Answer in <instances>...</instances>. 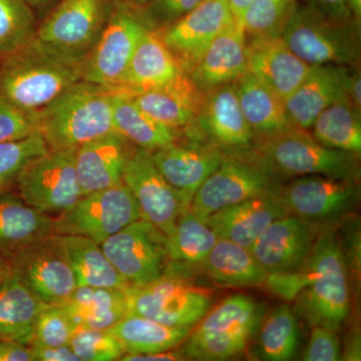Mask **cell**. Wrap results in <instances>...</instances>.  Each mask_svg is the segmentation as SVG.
<instances>
[{"instance_id":"6da1fadb","label":"cell","mask_w":361,"mask_h":361,"mask_svg":"<svg viewBox=\"0 0 361 361\" xmlns=\"http://www.w3.org/2000/svg\"><path fill=\"white\" fill-rule=\"evenodd\" d=\"M82 61L42 44L37 37L0 59V94L25 113H39L82 82Z\"/></svg>"},{"instance_id":"7a4b0ae2","label":"cell","mask_w":361,"mask_h":361,"mask_svg":"<svg viewBox=\"0 0 361 361\" xmlns=\"http://www.w3.org/2000/svg\"><path fill=\"white\" fill-rule=\"evenodd\" d=\"M114 92L82 80L37 113L39 132L47 149H77L116 132Z\"/></svg>"},{"instance_id":"3957f363","label":"cell","mask_w":361,"mask_h":361,"mask_svg":"<svg viewBox=\"0 0 361 361\" xmlns=\"http://www.w3.org/2000/svg\"><path fill=\"white\" fill-rule=\"evenodd\" d=\"M254 153L279 177L322 175L357 177L356 155L329 149L296 126L255 137Z\"/></svg>"},{"instance_id":"277c9868","label":"cell","mask_w":361,"mask_h":361,"mask_svg":"<svg viewBox=\"0 0 361 361\" xmlns=\"http://www.w3.org/2000/svg\"><path fill=\"white\" fill-rule=\"evenodd\" d=\"M313 266L310 286L298 297V310L312 326L339 329L348 315L349 286L341 243L332 229L318 233L308 256Z\"/></svg>"},{"instance_id":"5b68a950","label":"cell","mask_w":361,"mask_h":361,"mask_svg":"<svg viewBox=\"0 0 361 361\" xmlns=\"http://www.w3.org/2000/svg\"><path fill=\"white\" fill-rule=\"evenodd\" d=\"M360 23L326 18L312 7L295 4L281 37L310 66H356L360 56Z\"/></svg>"},{"instance_id":"8992f818","label":"cell","mask_w":361,"mask_h":361,"mask_svg":"<svg viewBox=\"0 0 361 361\" xmlns=\"http://www.w3.org/2000/svg\"><path fill=\"white\" fill-rule=\"evenodd\" d=\"M262 319V306L250 297H228L190 332L183 353L187 360H225L241 355Z\"/></svg>"},{"instance_id":"52a82bcc","label":"cell","mask_w":361,"mask_h":361,"mask_svg":"<svg viewBox=\"0 0 361 361\" xmlns=\"http://www.w3.org/2000/svg\"><path fill=\"white\" fill-rule=\"evenodd\" d=\"M279 178L254 152L225 155L219 167L197 190L189 210L206 221L225 207L252 197L278 193L281 189Z\"/></svg>"},{"instance_id":"ba28073f","label":"cell","mask_w":361,"mask_h":361,"mask_svg":"<svg viewBox=\"0 0 361 361\" xmlns=\"http://www.w3.org/2000/svg\"><path fill=\"white\" fill-rule=\"evenodd\" d=\"M149 30L137 7L122 0L111 1V11L96 44L82 66V80L118 90L122 87L133 54Z\"/></svg>"},{"instance_id":"9c48e42d","label":"cell","mask_w":361,"mask_h":361,"mask_svg":"<svg viewBox=\"0 0 361 361\" xmlns=\"http://www.w3.org/2000/svg\"><path fill=\"white\" fill-rule=\"evenodd\" d=\"M75 154V149H49L27 164L16 180L20 198L54 218L75 205L82 196Z\"/></svg>"},{"instance_id":"30bf717a","label":"cell","mask_w":361,"mask_h":361,"mask_svg":"<svg viewBox=\"0 0 361 361\" xmlns=\"http://www.w3.org/2000/svg\"><path fill=\"white\" fill-rule=\"evenodd\" d=\"M142 219L137 201L123 183L82 195L70 209L54 217L56 235L87 237L102 244L130 223Z\"/></svg>"},{"instance_id":"8fae6325","label":"cell","mask_w":361,"mask_h":361,"mask_svg":"<svg viewBox=\"0 0 361 361\" xmlns=\"http://www.w3.org/2000/svg\"><path fill=\"white\" fill-rule=\"evenodd\" d=\"M126 291L128 313L171 327L193 329L212 305L209 292L167 274L151 283L130 287Z\"/></svg>"},{"instance_id":"7c38bea8","label":"cell","mask_w":361,"mask_h":361,"mask_svg":"<svg viewBox=\"0 0 361 361\" xmlns=\"http://www.w3.org/2000/svg\"><path fill=\"white\" fill-rule=\"evenodd\" d=\"M111 264L130 287H141L167 274V236L139 219L101 244Z\"/></svg>"},{"instance_id":"4fadbf2b","label":"cell","mask_w":361,"mask_h":361,"mask_svg":"<svg viewBox=\"0 0 361 361\" xmlns=\"http://www.w3.org/2000/svg\"><path fill=\"white\" fill-rule=\"evenodd\" d=\"M111 6L110 0H61L37 27L35 37L84 63L106 25Z\"/></svg>"},{"instance_id":"5bb4252c","label":"cell","mask_w":361,"mask_h":361,"mask_svg":"<svg viewBox=\"0 0 361 361\" xmlns=\"http://www.w3.org/2000/svg\"><path fill=\"white\" fill-rule=\"evenodd\" d=\"M9 269L47 304H63L78 287L59 235L35 242L7 259Z\"/></svg>"},{"instance_id":"9a60e30c","label":"cell","mask_w":361,"mask_h":361,"mask_svg":"<svg viewBox=\"0 0 361 361\" xmlns=\"http://www.w3.org/2000/svg\"><path fill=\"white\" fill-rule=\"evenodd\" d=\"M123 183L137 201L142 219L152 223L167 237L180 216L189 210L180 195L156 167L148 149L135 147L123 171Z\"/></svg>"},{"instance_id":"2e32d148","label":"cell","mask_w":361,"mask_h":361,"mask_svg":"<svg viewBox=\"0 0 361 361\" xmlns=\"http://www.w3.org/2000/svg\"><path fill=\"white\" fill-rule=\"evenodd\" d=\"M234 23L228 0H204L193 11L157 33L188 73L209 45Z\"/></svg>"},{"instance_id":"e0dca14e","label":"cell","mask_w":361,"mask_h":361,"mask_svg":"<svg viewBox=\"0 0 361 361\" xmlns=\"http://www.w3.org/2000/svg\"><path fill=\"white\" fill-rule=\"evenodd\" d=\"M316 237L314 223L288 214L271 223L249 249L267 275L282 274L305 262Z\"/></svg>"},{"instance_id":"ac0fdd59","label":"cell","mask_w":361,"mask_h":361,"mask_svg":"<svg viewBox=\"0 0 361 361\" xmlns=\"http://www.w3.org/2000/svg\"><path fill=\"white\" fill-rule=\"evenodd\" d=\"M356 179L329 176H302L280 190L287 211L306 220L329 219L353 205Z\"/></svg>"},{"instance_id":"d6986e66","label":"cell","mask_w":361,"mask_h":361,"mask_svg":"<svg viewBox=\"0 0 361 361\" xmlns=\"http://www.w3.org/2000/svg\"><path fill=\"white\" fill-rule=\"evenodd\" d=\"M226 154L218 145L171 142L152 152L156 167L190 208L197 190L219 167Z\"/></svg>"},{"instance_id":"ffe728a7","label":"cell","mask_w":361,"mask_h":361,"mask_svg":"<svg viewBox=\"0 0 361 361\" xmlns=\"http://www.w3.org/2000/svg\"><path fill=\"white\" fill-rule=\"evenodd\" d=\"M288 214L279 191L220 209L209 216L206 223L219 238L250 248L271 223Z\"/></svg>"},{"instance_id":"44dd1931","label":"cell","mask_w":361,"mask_h":361,"mask_svg":"<svg viewBox=\"0 0 361 361\" xmlns=\"http://www.w3.org/2000/svg\"><path fill=\"white\" fill-rule=\"evenodd\" d=\"M196 122L220 148L245 149L255 140L240 106L236 82L203 92Z\"/></svg>"},{"instance_id":"7402d4cb","label":"cell","mask_w":361,"mask_h":361,"mask_svg":"<svg viewBox=\"0 0 361 361\" xmlns=\"http://www.w3.org/2000/svg\"><path fill=\"white\" fill-rule=\"evenodd\" d=\"M311 66L281 37L247 39V71L284 101L301 84Z\"/></svg>"},{"instance_id":"603a6c76","label":"cell","mask_w":361,"mask_h":361,"mask_svg":"<svg viewBox=\"0 0 361 361\" xmlns=\"http://www.w3.org/2000/svg\"><path fill=\"white\" fill-rule=\"evenodd\" d=\"M133 149V145L116 132L75 149V170L82 195L123 183V171Z\"/></svg>"},{"instance_id":"cb8c5ba5","label":"cell","mask_w":361,"mask_h":361,"mask_svg":"<svg viewBox=\"0 0 361 361\" xmlns=\"http://www.w3.org/2000/svg\"><path fill=\"white\" fill-rule=\"evenodd\" d=\"M349 66H312L310 73L285 99L292 125L308 130L325 109L345 99V82Z\"/></svg>"},{"instance_id":"d4e9b609","label":"cell","mask_w":361,"mask_h":361,"mask_svg":"<svg viewBox=\"0 0 361 361\" xmlns=\"http://www.w3.org/2000/svg\"><path fill=\"white\" fill-rule=\"evenodd\" d=\"M247 71V37L243 23L235 21L221 33L188 73L201 92L235 82Z\"/></svg>"},{"instance_id":"484cf974","label":"cell","mask_w":361,"mask_h":361,"mask_svg":"<svg viewBox=\"0 0 361 361\" xmlns=\"http://www.w3.org/2000/svg\"><path fill=\"white\" fill-rule=\"evenodd\" d=\"M135 104L157 122L176 130L196 122L203 99L188 73L174 82L130 94Z\"/></svg>"},{"instance_id":"4316f807","label":"cell","mask_w":361,"mask_h":361,"mask_svg":"<svg viewBox=\"0 0 361 361\" xmlns=\"http://www.w3.org/2000/svg\"><path fill=\"white\" fill-rule=\"evenodd\" d=\"M54 234V217L27 205L11 190L0 193V257L7 260Z\"/></svg>"},{"instance_id":"83f0119b","label":"cell","mask_w":361,"mask_h":361,"mask_svg":"<svg viewBox=\"0 0 361 361\" xmlns=\"http://www.w3.org/2000/svg\"><path fill=\"white\" fill-rule=\"evenodd\" d=\"M45 305L47 303L8 269L0 281V338L32 345L35 324Z\"/></svg>"},{"instance_id":"f1b7e54d","label":"cell","mask_w":361,"mask_h":361,"mask_svg":"<svg viewBox=\"0 0 361 361\" xmlns=\"http://www.w3.org/2000/svg\"><path fill=\"white\" fill-rule=\"evenodd\" d=\"M185 71L161 42L158 33L147 30L133 54L122 87L133 94L174 82Z\"/></svg>"},{"instance_id":"f546056e","label":"cell","mask_w":361,"mask_h":361,"mask_svg":"<svg viewBox=\"0 0 361 361\" xmlns=\"http://www.w3.org/2000/svg\"><path fill=\"white\" fill-rule=\"evenodd\" d=\"M78 329L108 330L129 312L126 289L78 286L61 304Z\"/></svg>"},{"instance_id":"4dcf8cb0","label":"cell","mask_w":361,"mask_h":361,"mask_svg":"<svg viewBox=\"0 0 361 361\" xmlns=\"http://www.w3.org/2000/svg\"><path fill=\"white\" fill-rule=\"evenodd\" d=\"M236 82L240 106L255 137L274 134L291 126L285 101L246 71Z\"/></svg>"},{"instance_id":"1f68e13d","label":"cell","mask_w":361,"mask_h":361,"mask_svg":"<svg viewBox=\"0 0 361 361\" xmlns=\"http://www.w3.org/2000/svg\"><path fill=\"white\" fill-rule=\"evenodd\" d=\"M206 274L223 287H248L264 284L267 273L250 249L219 238L202 263Z\"/></svg>"},{"instance_id":"d6a6232c","label":"cell","mask_w":361,"mask_h":361,"mask_svg":"<svg viewBox=\"0 0 361 361\" xmlns=\"http://www.w3.org/2000/svg\"><path fill=\"white\" fill-rule=\"evenodd\" d=\"M111 104L116 132L133 146L154 152L177 141V130L161 125L147 115L135 104L130 92L115 90Z\"/></svg>"},{"instance_id":"836d02e7","label":"cell","mask_w":361,"mask_h":361,"mask_svg":"<svg viewBox=\"0 0 361 361\" xmlns=\"http://www.w3.org/2000/svg\"><path fill=\"white\" fill-rule=\"evenodd\" d=\"M110 331L120 341L123 353L144 355L171 350L186 341L192 329L171 327L144 316L128 313Z\"/></svg>"},{"instance_id":"e575fe53","label":"cell","mask_w":361,"mask_h":361,"mask_svg":"<svg viewBox=\"0 0 361 361\" xmlns=\"http://www.w3.org/2000/svg\"><path fill=\"white\" fill-rule=\"evenodd\" d=\"M78 286L129 288L120 273L102 249L101 244L87 237L59 235Z\"/></svg>"},{"instance_id":"d590c367","label":"cell","mask_w":361,"mask_h":361,"mask_svg":"<svg viewBox=\"0 0 361 361\" xmlns=\"http://www.w3.org/2000/svg\"><path fill=\"white\" fill-rule=\"evenodd\" d=\"M313 137L329 149L360 155L361 152L360 111L345 99L332 104L315 118Z\"/></svg>"},{"instance_id":"8d00e7d4","label":"cell","mask_w":361,"mask_h":361,"mask_svg":"<svg viewBox=\"0 0 361 361\" xmlns=\"http://www.w3.org/2000/svg\"><path fill=\"white\" fill-rule=\"evenodd\" d=\"M219 237L207 224L188 210L167 237L169 260L180 264H202Z\"/></svg>"},{"instance_id":"74e56055","label":"cell","mask_w":361,"mask_h":361,"mask_svg":"<svg viewBox=\"0 0 361 361\" xmlns=\"http://www.w3.org/2000/svg\"><path fill=\"white\" fill-rule=\"evenodd\" d=\"M258 351L269 361H285L295 355L299 342V325L287 304L278 306L261 322Z\"/></svg>"},{"instance_id":"f35d334b","label":"cell","mask_w":361,"mask_h":361,"mask_svg":"<svg viewBox=\"0 0 361 361\" xmlns=\"http://www.w3.org/2000/svg\"><path fill=\"white\" fill-rule=\"evenodd\" d=\"M25 0H0V59L35 37L37 26Z\"/></svg>"},{"instance_id":"ab89813d","label":"cell","mask_w":361,"mask_h":361,"mask_svg":"<svg viewBox=\"0 0 361 361\" xmlns=\"http://www.w3.org/2000/svg\"><path fill=\"white\" fill-rule=\"evenodd\" d=\"M295 0H252L243 18L248 39L281 37Z\"/></svg>"},{"instance_id":"60d3db41","label":"cell","mask_w":361,"mask_h":361,"mask_svg":"<svg viewBox=\"0 0 361 361\" xmlns=\"http://www.w3.org/2000/svg\"><path fill=\"white\" fill-rule=\"evenodd\" d=\"M49 151L39 132L0 144V193L16 186L23 169L37 157Z\"/></svg>"},{"instance_id":"b9f144b4","label":"cell","mask_w":361,"mask_h":361,"mask_svg":"<svg viewBox=\"0 0 361 361\" xmlns=\"http://www.w3.org/2000/svg\"><path fill=\"white\" fill-rule=\"evenodd\" d=\"M78 327L61 304H47L42 310L32 345L37 348H56L70 345Z\"/></svg>"},{"instance_id":"7bdbcfd3","label":"cell","mask_w":361,"mask_h":361,"mask_svg":"<svg viewBox=\"0 0 361 361\" xmlns=\"http://www.w3.org/2000/svg\"><path fill=\"white\" fill-rule=\"evenodd\" d=\"M70 346L80 361L120 360L125 353L110 330L78 329Z\"/></svg>"},{"instance_id":"ee69618b","label":"cell","mask_w":361,"mask_h":361,"mask_svg":"<svg viewBox=\"0 0 361 361\" xmlns=\"http://www.w3.org/2000/svg\"><path fill=\"white\" fill-rule=\"evenodd\" d=\"M204 0H152L139 7L145 25L151 32H159L196 8Z\"/></svg>"},{"instance_id":"f6af8a7d","label":"cell","mask_w":361,"mask_h":361,"mask_svg":"<svg viewBox=\"0 0 361 361\" xmlns=\"http://www.w3.org/2000/svg\"><path fill=\"white\" fill-rule=\"evenodd\" d=\"M37 132V114L20 110L0 94V144L23 139Z\"/></svg>"},{"instance_id":"bcb514c9","label":"cell","mask_w":361,"mask_h":361,"mask_svg":"<svg viewBox=\"0 0 361 361\" xmlns=\"http://www.w3.org/2000/svg\"><path fill=\"white\" fill-rule=\"evenodd\" d=\"M342 360L341 345L334 330L314 325L304 350L302 360L337 361Z\"/></svg>"},{"instance_id":"7dc6e473","label":"cell","mask_w":361,"mask_h":361,"mask_svg":"<svg viewBox=\"0 0 361 361\" xmlns=\"http://www.w3.org/2000/svg\"><path fill=\"white\" fill-rule=\"evenodd\" d=\"M305 1L308 6L312 7L318 13L331 20L338 21L353 20L349 9L348 0H305Z\"/></svg>"},{"instance_id":"c3c4849f","label":"cell","mask_w":361,"mask_h":361,"mask_svg":"<svg viewBox=\"0 0 361 361\" xmlns=\"http://www.w3.org/2000/svg\"><path fill=\"white\" fill-rule=\"evenodd\" d=\"M0 361H35L30 346L0 338Z\"/></svg>"},{"instance_id":"681fc988","label":"cell","mask_w":361,"mask_h":361,"mask_svg":"<svg viewBox=\"0 0 361 361\" xmlns=\"http://www.w3.org/2000/svg\"><path fill=\"white\" fill-rule=\"evenodd\" d=\"M35 353V361H80L70 345L56 348H37L30 346Z\"/></svg>"},{"instance_id":"f907efd6","label":"cell","mask_w":361,"mask_h":361,"mask_svg":"<svg viewBox=\"0 0 361 361\" xmlns=\"http://www.w3.org/2000/svg\"><path fill=\"white\" fill-rule=\"evenodd\" d=\"M345 97L356 110H361V77L360 71L353 66L349 68L345 82Z\"/></svg>"},{"instance_id":"816d5d0a","label":"cell","mask_w":361,"mask_h":361,"mask_svg":"<svg viewBox=\"0 0 361 361\" xmlns=\"http://www.w3.org/2000/svg\"><path fill=\"white\" fill-rule=\"evenodd\" d=\"M187 357L183 353L182 350H171L161 351V353H144V355H130L126 353L120 360L123 361H176L186 360Z\"/></svg>"},{"instance_id":"f5cc1de1","label":"cell","mask_w":361,"mask_h":361,"mask_svg":"<svg viewBox=\"0 0 361 361\" xmlns=\"http://www.w3.org/2000/svg\"><path fill=\"white\" fill-rule=\"evenodd\" d=\"M252 0H228L235 21L243 23L244 16Z\"/></svg>"},{"instance_id":"db71d44e","label":"cell","mask_w":361,"mask_h":361,"mask_svg":"<svg viewBox=\"0 0 361 361\" xmlns=\"http://www.w3.org/2000/svg\"><path fill=\"white\" fill-rule=\"evenodd\" d=\"M348 6L353 20L360 23L361 0H348Z\"/></svg>"},{"instance_id":"11a10c76","label":"cell","mask_w":361,"mask_h":361,"mask_svg":"<svg viewBox=\"0 0 361 361\" xmlns=\"http://www.w3.org/2000/svg\"><path fill=\"white\" fill-rule=\"evenodd\" d=\"M122 1L130 4V6L137 7V8H139V7L147 6V4H149L152 0H122Z\"/></svg>"},{"instance_id":"9f6ffc18","label":"cell","mask_w":361,"mask_h":361,"mask_svg":"<svg viewBox=\"0 0 361 361\" xmlns=\"http://www.w3.org/2000/svg\"><path fill=\"white\" fill-rule=\"evenodd\" d=\"M8 269V264H7L6 259L0 257V281L6 276Z\"/></svg>"},{"instance_id":"6f0895ef","label":"cell","mask_w":361,"mask_h":361,"mask_svg":"<svg viewBox=\"0 0 361 361\" xmlns=\"http://www.w3.org/2000/svg\"><path fill=\"white\" fill-rule=\"evenodd\" d=\"M30 6H42L47 4L51 0H25Z\"/></svg>"}]
</instances>
